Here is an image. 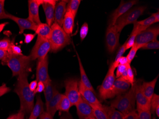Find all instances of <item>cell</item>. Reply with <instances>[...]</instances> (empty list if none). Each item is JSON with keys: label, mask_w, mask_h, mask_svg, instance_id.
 Wrapping results in <instances>:
<instances>
[{"label": "cell", "mask_w": 159, "mask_h": 119, "mask_svg": "<svg viewBox=\"0 0 159 119\" xmlns=\"http://www.w3.org/2000/svg\"><path fill=\"white\" fill-rule=\"evenodd\" d=\"M138 2V1H136V0L129 1L126 2L124 1H121L119 6L113 11V13L111 16L110 19L109 23L108 25L114 26L117 20L120 17L125 14L128 11L132 8L134 5H136Z\"/></svg>", "instance_id": "cell-12"}, {"label": "cell", "mask_w": 159, "mask_h": 119, "mask_svg": "<svg viewBox=\"0 0 159 119\" xmlns=\"http://www.w3.org/2000/svg\"><path fill=\"white\" fill-rule=\"evenodd\" d=\"M44 85H45V89L43 92L45 96V105L46 107L52 99L54 95L55 94L57 90L56 86L52 84L51 79H49L46 81V83L44 84Z\"/></svg>", "instance_id": "cell-23"}, {"label": "cell", "mask_w": 159, "mask_h": 119, "mask_svg": "<svg viewBox=\"0 0 159 119\" xmlns=\"http://www.w3.org/2000/svg\"><path fill=\"white\" fill-rule=\"evenodd\" d=\"M9 54L16 55H23L20 46H16L14 44V40H12L10 46L8 51H7Z\"/></svg>", "instance_id": "cell-33"}, {"label": "cell", "mask_w": 159, "mask_h": 119, "mask_svg": "<svg viewBox=\"0 0 159 119\" xmlns=\"http://www.w3.org/2000/svg\"><path fill=\"white\" fill-rule=\"evenodd\" d=\"M135 89L136 82H134L127 92L117 96L116 98L111 103V107L116 109L125 115L134 110Z\"/></svg>", "instance_id": "cell-2"}, {"label": "cell", "mask_w": 159, "mask_h": 119, "mask_svg": "<svg viewBox=\"0 0 159 119\" xmlns=\"http://www.w3.org/2000/svg\"><path fill=\"white\" fill-rule=\"evenodd\" d=\"M151 113H154L155 109L157 106H159V96L156 94H153L152 98L151 99Z\"/></svg>", "instance_id": "cell-36"}, {"label": "cell", "mask_w": 159, "mask_h": 119, "mask_svg": "<svg viewBox=\"0 0 159 119\" xmlns=\"http://www.w3.org/2000/svg\"><path fill=\"white\" fill-rule=\"evenodd\" d=\"M120 34L114 26L108 25L106 33V46L110 53H113L119 45Z\"/></svg>", "instance_id": "cell-10"}, {"label": "cell", "mask_w": 159, "mask_h": 119, "mask_svg": "<svg viewBox=\"0 0 159 119\" xmlns=\"http://www.w3.org/2000/svg\"><path fill=\"white\" fill-rule=\"evenodd\" d=\"M131 86V84L128 81L122 78L119 77L115 80L112 88L111 98L127 92Z\"/></svg>", "instance_id": "cell-18"}, {"label": "cell", "mask_w": 159, "mask_h": 119, "mask_svg": "<svg viewBox=\"0 0 159 119\" xmlns=\"http://www.w3.org/2000/svg\"><path fill=\"white\" fill-rule=\"evenodd\" d=\"M39 5H42L46 16L47 24L50 27L54 23V10L57 1L55 0H37Z\"/></svg>", "instance_id": "cell-11"}, {"label": "cell", "mask_w": 159, "mask_h": 119, "mask_svg": "<svg viewBox=\"0 0 159 119\" xmlns=\"http://www.w3.org/2000/svg\"><path fill=\"white\" fill-rule=\"evenodd\" d=\"M39 117L40 119H53V117L46 111L43 112Z\"/></svg>", "instance_id": "cell-49"}, {"label": "cell", "mask_w": 159, "mask_h": 119, "mask_svg": "<svg viewBox=\"0 0 159 119\" xmlns=\"http://www.w3.org/2000/svg\"><path fill=\"white\" fill-rule=\"evenodd\" d=\"M8 55V53L7 51L0 50V60H3Z\"/></svg>", "instance_id": "cell-52"}, {"label": "cell", "mask_w": 159, "mask_h": 119, "mask_svg": "<svg viewBox=\"0 0 159 119\" xmlns=\"http://www.w3.org/2000/svg\"><path fill=\"white\" fill-rule=\"evenodd\" d=\"M159 35V27L148 28L137 35L135 41L134 45L141 49L145 44L157 40Z\"/></svg>", "instance_id": "cell-9"}, {"label": "cell", "mask_w": 159, "mask_h": 119, "mask_svg": "<svg viewBox=\"0 0 159 119\" xmlns=\"http://www.w3.org/2000/svg\"><path fill=\"white\" fill-rule=\"evenodd\" d=\"M5 1L0 0V20L7 19V13L4 11Z\"/></svg>", "instance_id": "cell-43"}, {"label": "cell", "mask_w": 159, "mask_h": 119, "mask_svg": "<svg viewBox=\"0 0 159 119\" xmlns=\"http://www.w3.org/2000/svg\"><path fill=\"white\" fill-rule=\"evenodd\" d=\"M140 49H141L140 47L135 46V45H134L131 48V50H130L129 53L127 56H126L127 58L128 61V63H129V64H131V62L133 61L134 58L135 57L137 52V51Z\"/></svg>", "instance_id": "cell-38"}, {"label": "cell", "mask_w": 159, "mask_h": 119, "mask_svg": "<svg viewBox=\"0 0 159 119\" xmlns=\"http://www.w3.org/2000/svg\"><path fill=\"white\" fill-rule=\"evenodd\" d=\"M51 51V45L49 40L38 36L35 45L29 55L31 61L36 59L45 58L49 51Z\"/></svg>", "instance_id": "cell-7"}, {"label": "cell", "mask_w": 159, "mask_h": 119, "mask_svg": "<svg viewBox=\"0 0 159 119\" xmlns=\"http://www.w3.org/2000/svg\"><path fill=\"white\" fill-rule=\"evenodd\" d=\"M88 31H89L88 25L87 23H84L81 27L80 33V36L81 41H83L86 38L87 35L88 34Z\"/></svg>", "instance_id": "cell-40"}, {"label": "cell", "mask_w": 159, "mask_h": 119, "mask_svg": "<svg viewBox=\"0 0 159 119\" xmlns=\"http://www.w3.org/2000/svg\"><path fill=\"white\" fill-rule=\"evenodd\" d=\"M10 90V88L9 87H7L5 84H3L2 85L0 86V97L2 96L5 94L8 93Z\"/></svg>", "instance_id": "cell-46"}, {"label": "cell", "mask_w": 159, "mask_h": 119, "mask_svg": "<svg viewBox=\"0 0 159 119\" xmlns=\"http://www.w3.org/2000/svg\"><path fill=\"white\" fill-rule=\"evenodd\" d=\"M62 95L63 94H60L57 90L52 99L46 107V112L50 113L52 117H54V115L57 111V106Z\"/></svg>", "instance_id": "cell-24"}, {"label": "cell", "mask_w": 159, "mask_h": 119, "mask_svg": "<svg viewBox=\"0 0 159 119\" xmlns=\"http://www.w3.org/2000/svg\"><path fill=\"white\" fill-rule=\"evenodd\" d=\"M72 106L68 98L64 94H63L61 99L57 107V111L63 112H69L70 107Z\"/></svg>", "instance_id": "cell-29"}, {"label": "cell", "mask_w": 159, "mask_h": 119, "mask_svg": "<svg viewBox=\"0 0 159 119\" xmlns=\"http://www.w3.org/2000/svg\"><path fill=\"white\" fill-rule=\"evenodd\" d=\"M75 106L77 113L80 119H86L90 117H94L92 107L82 97Z\"/></svg>", "instance_id": "cell-17"}, {"label": "cell", "mask_w": 159, "mask_h": 119, "mask_svg": "<svg viewBox=\"0 0 159 119\" xmlns=\"http://www.w3.org/2000/svg\"><path fill=\"white\" fill-rule=\"evenodd\" d=\"M37 0L28 1L29 16L28 19L37 25L42 23L39 16V8Z\"/></svg>", "instance_id": "cell-20"}, {"label": "cell", "mask_w": 159, "mask_h": 119, "mask_svg": "<svg viewBox=\"0 0 159 119\" xmlns=\"http://www.w3.org/2000/svg\"><path fill=\"white\" fill-rule=\"evenodd\" d=\"M78 83L76 79H67L64 81L66 89L64 95L68 98L72 106H75L82 98L79 90Z\"/></svg>", "instance_id": "cell-8"}, {"label": "cell", "mask_w": 159, "mask_h": 119, "mask_svg": "<svg viewBox=\"0 0 159 119\" xmlns=\"http://www.w3.org/2000/svg\"><path fill=\"white\" fill-rule=\"evenodd\" d=\"M80 94L82 98L87 102L90 105L102 106V105L98 100L95 95V93L86 87L80 80L78 83Z\"/></svg>", "instance_id": "cell-14"}, {"label": "cell", "mask_w": 159, "mask_h": 119, "mask_svg": "<svg viewBox=\"0 0 159 119\" xmlns=\"http://www.w3.org/2000/svg\"><path fill=\"white\" fill-rule=\"evenodd\" d=\"M75 17L72 13L66 12L63 19L62 28L68 34L70 35L73 33L75 26Z\"/></svg>", "instance_id": "cell-22"}, {"label": "cell", "mask_w": 159, "mask_h": 119, "mask_svg": "<svg viewBox=\"0 0 159 119\" xmlns=\"http://www.w3.org/2000/svg\"><path fill=\"white\" fill-rule=\"evenodd\" d=\"M156 23H157V21L152 16H151L143 20L137 21V23L138 25L146 28L150 27V26Z\"/></svg>", "instance_id": "cell-35"}, {"label": "cell", "mask_w": 159, "mask_h": 119, "mask_svg": "<svg viewBox=\"0 0 159 119\" xmlns=\"http://www.w3.org/2000/svg\"><path fill=\"white\" fill-rule=\"evenodd\" d=\"M79 64L80 71V74H81V80L80 81L82 82V84L86 87L88 88V89L92 90L94 93H95V91L94 90V88L92 86V84L90 83V81L88 79V77L87 76L86 73L83 67V64L81 62V59L80 58L79 54L76 52Z\"/></svg>", "instance_id": "cell-27"}, {"label": "cell", "mask_w": 159, "mask_h": 119, "mask_svg": "<svg viewBox=\"0 0 159 119\" xmlns=\"http://www.w3.org/2000/svg\"><path fill=\"white\" fill-rule=\"evenodd\" d=\"M60 119H73V118L69 112H64Z\"/></svg>", "instance_id": "cell-53"}, {"label": "cell", "mask_w": 159, "mask_h": 119, "mask_svg": "<svg viewBox=\"0 0 159 119\" xmlns=\"http://www.w3.org/2000/svg\"><path fill=\"white\" fill-rule=\"evenodd\" d=\"M52 34L49 40L51 51L53 53L58 52L71 43L70 35L65 32L62 27L55 23L51 26Z\"/></svg>", "instance_id": "cell-3"}, {"label": "cell", "mask_w": 159, "mask_h": 119, "mask_svg": "<svg viewBox=\"0 0 159 119\" xmlns=\"http://www.w3.org/2000/svg\"><path fill=\"white\" fill-rule=\"evenodd\" d=\"M91 106L93 109L94 118L96 119H109L108 114L103 108V105L102 106L91 105Z\"/></svg>", "instance_id": "cell-30"}, {"label": "cell", "mask_w": 159, "mask_h": 119, "mask_svg": "<svg viewBox=\"0 0 159 119\" xmlns=\"http://www.w3.org/2000/svg\"><path fill=\"white\" fill-rule=\"evenodd\" d=\"M81 2V1L80 0H70V1H69L68 2V4H67L66 12H70L75 17Z\"/></svg>", "instance_id": "cell-32"}, {"label": "cell", "mask_w": 159, "mask_h": 119, "mask_svg": "<svg viewBox=\"0 0 159 119\" xmlns=\"http://www.w3.org/2000/svg\"><path fill=\"white\" fill-rule=\"evenodd\" d=\"M35 33L38 36L49 40L52 34L51 27L47 24L42 23L38 25Z\"/></svg>", "instance_id": "cell-28"}, {"label": "cell", "mask_w": 159, "mask_h": 119, "mask_svg": "<svg viewBox=\"0 0 159 119\" xmlns=\"http://www.w3.org/2000/svg\"><path fill=\"white\" fill-rule=\"evenodd\" d=\"M17 115V113L16 114H12V115H10L8 118H7L6 119H16Z\"/></svg>", "instance_id": "cell-57"}, {"label": "cell", "mask_w": 159, "mask_h": 119, "mask_svg": "<svg viewBox=\"0 0 159 119\" xmlns=\"http://www.w3.org/2000/svg\"><path fill=\"white\" fill-rule=\"evenodd\" d=\"M44 112V104L40 96H38L35 104L34 105L30 117L28 119H37Z\"/></svg>", "instance_id": "cell-26"}, {"label": "cell", "mask_w": 159, "mask_h": 119, "mask_svg": "<svg viewBox=\"0 0 159 119\" xmlns=\"http://www.w3.org/2000/svg\"><path fill=\"white\" fill-rule=\"evenodd\" d=\"M69 1L62 0L56 4L54 10V23L62 27L64 16L66 12L67 4Z\"/></svg>", "instance_id": "cell-19"}, {"label": "cell", "mask_w": 159, "mask_h": 119, "mask_svg": "<svg viewBox=\"0 0 159 119\" xmlns=\"http://www.w3.org/2000/svg\"><path fill=\"white\" fill-rule=\"evenodd\" d=\"M103 108L108 114L109 119H125V115L116 109L111 106H103Z\"/></svg>", "instance_id": "cell-31"}, {"label": "cell", "mask_w": 159, "mask_h": 119, "mask_svg": "<svg viewBox=\"0 0 159 119\" xmlns=\"http://www.w3.org/2000/svg\"><path fill=\"white\" fill-rule=\"evenodd\" d=\"M86 119H95V118H94V117H90V118H88Z\"/></svg>", "instance_id": "cell-59"}, {"label": "cell", "mask_w": 159, "mask_h": 119, "mask_svg": "<svg viewBox=\"0 0 159 119\" xmlns=\"http://www.w3.org/2000/svg\"><path fill=\"white\" fill-rule=\"evenodd\" d=\"M48 56L39 59L36 68V80L38 82L42 81L44 84L50 79L48 74Z\"/></svg>", "instance_id": "cell-13"}, {"label": "cell", "mask_w": 159, "mask_h": 119, "mask_svg": "<svg viewBox=\"0 0 159 119\" xmlns=\"http://www.w3.org/2000/svg\"><path fill=\"white\" fill-rule=\"evenodd\" d=\"M125 119H139L136 110H134L125 115Z\"/></svg>", "instance_id": "cell-45"}, {"label": "cell", "mask_w": 159, "mask_h": 119, "mask_svg": "<svg viewBox=\"0 0 159 119\" xmlns=\"http://www.w3.org/2000/svg\"><path fill=\"white\" fill-rule=\"evenodd\" d=\"M155 112L156 115H157V117H159V106H157L156 107V109L155 110V112Z\"/></svg>", "instance_id": "cell-58"}, {"label": "cell", "mask_w": 159, "mask_h": 119, "mask_svg": "<svg viewBox=\"0 0 159 119\" xmlns=\"http://www.w3.org/2000/svg\"><path fill=\"white\" fill-rule=\"evenodd\" d=\"M127 65H125L119 64L118 66L116 68L117 70L116 72V77L117 78H118L120 77L121 76L122 73H124L125 71L127 69Z\"/></svg>", "instance_id": "cell-44"}, {"label": "cell", "mask_w": 159, "mask_h": 119, "mask_svg": "<svg viewBox=\"0 0 159 119\" xmlns=\"http://www.w3.org/2000/svg\"><path fill=\"white\" fill-rule=\"evenodd\" d=\"M44 89H45V85H44V83H43L42 81H39L38 82L37 87L36 88L35 91H34V93L36 94L37 93H42L44 91Z\"/></svg>", "instance_id": "cell-47"}, {"label": "cell", "mask_w": 159, "mask_h": 119, "mask_svg": "<svg viewBox=\"0 0 159 119\" xmlns=\"http://www.w3.org/2000/svg\"><path fill=\"white\" fill-rule=\"evenodd\" d=\"M152 16L155 19L156 21H157V22H159V11L158 12H155V13H152Z\"/></svg>", "instance_id": "cell-56"}, {"label": "cell", "mask_w": 159, "mask_h": 119, "mask_svg": "<svg viewBox=\"0 0 159 119\" xmlns=\"http://www.w3.org/2000/svg\"><path fill=\"white\" fill-rule=\"evenodd\" d=\"M146 28L141 26L140 25L137 23V21L134 24V28L133 31L130 35L129 39L127 41L126 45V50H127L129 48H132L134 45L136 37L139 33L142 31L146 30Z\"/></svg>", "instance_id": "cell-25"}, {"label": "cell", "mask_w": 159, "mask_h": 119, "mask_svg": "<svg viewBox=\"0 0 159 119\" xmlns=\"http://www.w3.org/2000/svg\"><path fill=\"white\" fill-rule=\"evenodd\" d=\"M11 41L9 39H4L0 41V50L8 51L9 49Z\"/></svg>", "instance_id": "cell-42"}, {"label": "cell", "mask_w": 159, "mask_h": 119, "mask_svg": "<svg viewBox=\"0 0 159 119\" xmlns=\"http://www.w3.org/2000/svg\"><path fill=\"white\" fill-rule=\"evenodd\" d=\"M29 73L28 71L21 72L19 75L17 83L14 92L19 97L20 109L25 113H31L34 108V100L35 94L31 91L28 80Z\"/></svg>", "instance_id": "cell-1"}, {"label": "cell", "mask_w": 159, "mask_h": 119, "mask_svg": "<svg viewBox=\"0 0 159 119\" xmlns=\"http://www.w3.org/2000/svg\"><path fill=\"white\" fill-rule=\"evenodd\" d=\"M119 64H121V65H127L129 64L127 58L125 56H121L119 60Z\"/></svg>", "instance_id": "cell-51"}, {"label": "cell", "mask_w": 159, "mask_h": 119, "mask_svg": "<svg viewBox=\"0 0 159 119\" xmlns=\"http://www.w3.org/2000/svg\"><path fill=\"white\" fill-rule=\"evenodd\" d=\"M127 71L128 80L131 85L133 86L134 84V71L131 68L130 64H128L127 66Z\"/></svg>", "instance_id": "cell-41"}, {"label": "cell", "mask_w": 159, "mask_h": 119, "mask_svg": "<svg viewBox=\"0 0 159 119\" xmlns=\"http://www.w3.org/2000/svg\"><path fill=\"white\" fill-rule=\"evenodd\" d=\"M25 112H23V111H21V110H20L18 113H17L16 119H25Z\"/></svg>", "instance_id": "cell-54"}, {"label": "cell", "mask_w": 159, "mask_h": 119, "mask_svg": "<svg viewBox=\"0 0 159 119\" xmlns=\"http://www.w3.org/2000/svg\"><path fill=\"white\" fill-rule=\"evenodd\" d=\"M139 119H152V113L150 110L137 109Z\"/></svg>", "instance_id": "cell-37"}, {"label": "cell", "mask_w": 159, "mask_h": 119, "mask_svg": "<svg viewBox=\"0 0 159 119\" xmlns=\"http://www.w3.org/2000/svg\"><path fill=\"white\" fill-rule=\"evenodd\" d=\"M127 41L124 43V44L121 46L118 52L117 53L116 56L115 58V61L113 63H111L113 66V67L116 69L117 67L118 66L119 64V60L120 58L122 56L123 54L125 53V52L126 51V45Z\"/></svg>", "instance_id": "cell-34"}, {"label": "cell", "mask_w": 159, "mask_h": 119, "mask_svg": "<svg viewBox=\"0 0 159 119\" xmlns=\"http://www.w3.org/2000/svg\"><path fill=\"white\" fill-rule=\"evenodd\" d=\"M32 61L30 56L9 54L2 61L3 65L8 66L12 72V76H19L21 72L28 71Z\"/></svg>", "instance_id": "cell-4"}, {"label": "cell", "mask_w": 159, "mask_h": 119, "mask_svg": "<svg viewBox=\"0 0 159 119\" xmlns=\"http://www.w3.org/2000/svg\"><path fill=\"white\" fill-rule=\"evenodd\" d=\"M37 85H38V81L36 80H33L29 84V87H30V90L33 92H34L35 91L36 88L37 87Z\"/></svg>", "instance_id": "cell-50"}, {"label": "cell", "mask_w": 159, "mask_h": 119, "mask_svg": "<svg viewBox=\"0 0 159 119\" xmlns=\"http://www.w3.org/2000/svg\"><path fill=\"white\" fill-rule=\"evenodd\" d=\"M158 76L153 80L149 82L143 81V84H141V89L142 92L146 98L151 102V99L154 94V89L158 80Z\"/></svg>", "instance_id": "cell-21"}, {"label": "cell", "mask_w": 159, "mask_h": 119, "mask_svg": "<svg viewBox=\"0 0 159 119\" xmlns=\"http://www.w3.org/2000/svg\"><path fill=\"white\" fill-rule=\"evenodd\" d=\"M115 69L112 66V64H111L106 76L99 88V95L102 100L111 98L112 88L115 80Z\"/></svg>", "instance_id": "cell-6"}, {"label": "cell", "mask_w": 159, "mask_h": 119, "mask_svg": "<svg viewBox=\"0 0 159 119\" xmlns=\"http://www.w3.org/2000/svg\"><path fill=\"white\" fill-rule=\"evenodd\" d=\"M7 19L11 20L17 24L19 27V34H20L24 33L25 30H30L35 32L37 30L38 25L33 23V21L28 18L18 17L10 13H7Z\"/></svg>", "instance_id": "cell-15"}, {"label": "cell", "mask_w": 159, "mask_h": 119, "mask_svg": "<svg viewBox=\"0 0 159 119\" xmlns=\"http://www.w3.org/2000/svg\"><path fill=\"white\" fill-rule=\"evenodd\" d=\"M35 35L36 34H24V35H25V43L26 44H28L31 43L33 41Z\"/></svg>", "instance_id": "cell-48"}, {"label": "cell", "mask_w": 159, "mask_h": 119, "mask_svg": "<svg viewBox=\"0 0 159 119\" xmlns=\"http://www.w3.org/2000/svg\"><path fill=\"white\" fill-rule=\"evenodd\" d=\"M120 77L122 78L123 79L125 80H128V76H127V69L125 71V72L122 73L121 76Z\"/></svg>", "instance_id": "cell-55"}, {"label": "cell", "mask_w": 159, "mask_h": 119, "mask_svg": "<svg viewBox=\"0 0 159 119\" xmlns=\"http://www.w3.org/2000/svg\"><path fill=\"white\" fill-rule=\"evenodd\" d=\"M159 42L157 40L145 44L141 49L143 50H153V49H159Z\"/></svg>", "instance_id": "cell-39"}, {"label": "cell", "mask_w": 159, "mask_h": 119, "mask_svg": "<svg viewBox=\"0 0 159 119\" xmlns=\"http://www.w3.org/2000/svg\"><path fill=\"white\" fill-rule=\"evenodd\" d=\"M146 8L145 6L134 7L120 17L114 25L118 33L120 34L126 26L134 24L137 21L138 19L143 15Z\"/></svg>", "instance_id": "cell-5"}, {"label": "cell", "mask_w": 159, "mask_h": 119, "mask_svg": "<svg viewBox=\"0 0 159 119\" xmlns=\"http://www.w3.org/2000/svg\"><path fill=\"white\" fill-rule=\"evenodd\" d=\"M140 82H136L135 100L137 109L143 110H150V102L144 95L141 89Z\"/></svg>", "instance_id": "cell-16"}]
</instances>
